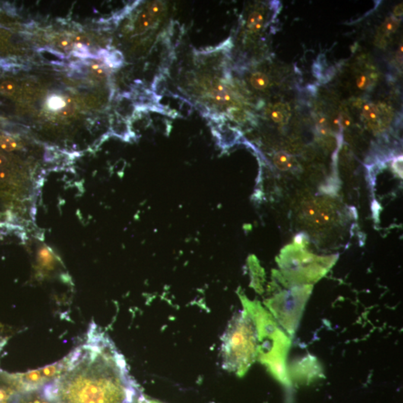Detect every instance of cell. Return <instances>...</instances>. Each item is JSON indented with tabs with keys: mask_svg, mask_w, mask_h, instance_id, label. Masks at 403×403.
Masks as SVG:
<instances>
[{
	"mask_svg": "<svg viewBox=\"0 0 403 403\" xmlns=\"http://www.w3.org/2000/svg\"><path fill=\"white\" fill-rule=\"evenodd\" d=\"M90 340L70 356L67 373L44 386L43 397L55 403H139L123 356L103 334Z\"/></svg>",
	"mask_w": 403,
	"mask_h": 403,
	"instance_id": "cell-1",
	"label": "cell"
},
{
	"mask_svg": "<svg viewBox=\"0 0 403 403\" xmlns=\"http://www.w3.org/2000/svg\"><path fill=\"white\" fill-rule=\"evenodd\" d=\"M258 350L256 323L245 308L243 312L232 318L222 337L223 367L242 376L255 362Z\"/></svg>",
	"mask_w": 403,
	"mask_h": 403,
	"instance_id": "cell-2",
	"label": "cell"
},
{
	"mask_svg": "<svg viewBox=\"0 0 403 403\" xmlns=\"http://www.w3.org/2000/svg\"><path fill=\"white\" fill-rule=\"evenodd\" d=\"M362 118L373 131L381 132L385 130L391 121L388 109L382 105L366 103L362 109Z\"/></svg>",
	"mask_w": 403,
	"mask_h": 403,
	"instance_id": "cell-3",
	"label": "cell"
},
{
	"mask_svg": "<svg viewBox=\"0 0 403 403\" xmlns=\"http://www.w3.org/2000/svg\"><path fill=\"white\" fill-rule=\"evenodd\" d=\"M305 217L312 223L326 224L332 219V208L320 202H311L305 205Z\"/></svg>",
	"mask_w": 403,
	"mask_h": 403,
	"instance_id": "cell-4",
	"label": "cell"
},
{
	"mask_svg": "<svg viewBox=\"0 0 403 403\" xmlns=\"http://www.w3.org/2000/svg\"><path fill=\"white\" fill-rule=\"evenodd\" d=\"M214 135L217 137L219 145L221 148H230L239 143L242 134L239 130L229 126H220L214 130Z\"/></svg>",
	"mask_w": 403,
	"mask_h": 403,
	"instance_id": "cell-5",
	"label": "cell"
},
{
	"mask_svg": "<svg viewBox=\"0 0 403 403\" xmlns=\"http://www.w3.org/2000/svg\"><path fill=\"white\" fill-rule=\"evenodd\" d=\"M400 26V20L397 17L391 16L385 20L378 31L376 44L379 47H385L387 45V39L394 34Z\"/></svg>",
	"mask_w": 403,
	"mask_h": 403,
	"instance_id": "cell-6",
	"label": "cell"
},
{
	"mask_svg": "<svg viewBox=\"0 0 403 403\" xmlns=\"http://www.w3.org/2000/svg\"><path fill=\"white\" fill-rule=\"evenodd\" d=\"M275 166L282 171H293L298 170L299 164L296 158L285 152H278L274 157Z\"/></svg>",
	"mask_w": 403,
	"mask_h": 403,
	"instance_id": "cell-7",
	"label": "cell"
},
{
	"mask_svg": "<svg viewBox=\"0 0 403 403\" xmlns=\"http://www.w3.org/2000/svg\"><path fill=\"white\" fill-rule=\"evenodd\" d=\"M269 115L273 121L277 123L286 124L290 118V110L287 105L278 103L271 108Z\"/></svg>",
	"mask_w": 403,
	"mask_h": 403,
	"instance_id": "cell-8",
	"label": "cell"
},
{
	"mask_svg": "<svg viewBox=\"0 0 403 403\" xmlns=\"http://www.w3.org/2000/svg\"><path fill=\"white\" fill-rule=\"evenodd\" d=\"M232 92L224 84H218L214 86L209 91L210 97L218 103H226L232 100Z\"/></svg>",
	"mask_w": 403,
	"mask_h": 403,
	"instance_id": "cell-9",
	"label": "cell"
},
{
	"mask_svg": "<svg viewBox=\"0 0 403 403\" xmlns=\"http://www.w3.org/2000/svg\"><path fill=\"white\" fill-rule=\"evenodd\" d=\"M246 26L248 29L252 32H258L261 30L264 26V14L259 10H255L252 11L248 17Z\"/></svg>",
	"mask_w": 403,
	"mask_h": 403,
	"instance_id": "cell-10",
	"label": "cell"
},
{
	"mask_svg": "<svg viewBox=\"0 0 403 403\" xmlns=\"http://www.w3.org/2000/svg\"><path fill=\"white\" fill-rule=\"evenodd\" d=\"M101 57L104 58L105 63L108 66L114 67V68L121 67L123 62V57H122V53L118 50L112 51V52L102 50Z\"/></svg>",
	"mask_w": 403,
	"mask_h": 403,
	"instance_id": "cell-11",
	"label": "cell"
},
{
	"mask_svg": "<svg viewBox=\"0 0 403 403\" xmlns=\"http://www.w3.org/2000/svg\"><path fill=\"white\" fill-rule=\"evenodd\" d=\"M39 52L45 60L52 64H60L63 62L64 58L62 53L49 47L41 48L39 49Z\"/></svg>",
	"mask_w": 403,
	"mask_h": 403,
	"instance_id": "cell-12",
	"label": "cell"
},
{
	"mask_svg": "<svg viewBox=\"0 0 403 403\" xmlns=\"http://www.w3.org/2000/svg\"><path fill=\"white\" fill-rule=\"evenodd\" d=\"M377 75L376 74L365 73L358 77L356 84L362 90H370L376 84Z\"/></svg>",
	"mask_w": 403,
	"mask_h": 403,
	"instance_id": "cell-13",
	"label": "cell"
},
{
	"mask_svg": "<svg viewBox=\"0 0 403 403\" xmlns=\"http://www.w3.org/2000/svg\"><path fill=\"white\" fill-rule=\"evenodd\" d=\"M154 17L150 14L148 10L143 11L138 16L137 20V27L139 32H145L151 27L155 20Z\"/></svg>",
	"mask_w": 403,
	"mask_h": 403,
	"instance_id": "cell-14",
	"label": "cell"
},
{
	"mask_svg": "<svg viewBox=\"0 0 403 403\" xmlns=\"http://www.w3.org/2000/svg\"><path fill=\"white\" fill-rule=\"evenodd\" d=\"M250 83L254 88L257 90H265L268 87L270 80L265 74L261 72H256L252 74L250 78Z\"/></svg>",
	"mask_w": 403,
	"mask_h": 403,
	"instance_id": "cell-15",
	"label": "cell"
},
{
	"mask_svg": "<svg viewBox=\"0 0 403 403\" xmlns=\"http://www.w3.org/2000/svg\"><path fill=\"white\" fill-rule=\"evenodd\" d=\"M39 263L40 267L46 271H52L55 265V260L47 249H42L39 255Z\"/></svg>",
	"mask_w": 403,
	"mask_h": 403,
	"instance_id": "cell-16",
	"label": "cell"
},
{
	"mask_svg": "<svg viewBox=\"0 0 403 403\" xmlns=\"http://www.w3.org/2000/svg\"><path fill=\"white\" fill-rule=\"evenodd\" d=\"M48 106L53 111L61 110L65 107V102L61 96L52 95L47 100Z\"/></svg>",
	"mask_w": 403,
	"mask_h": 403,
	"instance_id": "cell-17",
	"label": "cell"
},
{
	"mask_svg": "<svg viewBox=\"0 0 403 403\" xmlns=\"http://www.w3.org/2000/svg\"><path fill=\"white\" fill-rule=\"evenodd\" d=\"M0 146L6 151H13L17 147V143L11 137L2 136L0 138Z\"/></svg>",
	"mask_w": 403,
	"mask_h": 403,
	"instance_id": "cell-18",
	"label": "cell"
},
{
	"mask_svg": "<svg viewBox=\"0 0 403 403\" xmlns=\"http://www.w3.org/2000/svg\"><path fill=\"white\" fill-rule=\"evenodd\" d=\"M148 11L154 18L159 17L163 11V4L160 2H153L149 4Z\"/></svg>",
	"mask_w": 403,
	"mask_h": 403,
	"instance_id": "cell-19",
	"label": "cell"
},
{
	"mask_svg": "<svg viewBox=\"0 0 403 403\" xmlns=\"http://www.w3.org/2000/svg\"><path fill=\"white\" fill-rule=\"evenodd\" d=\"M17 403H55L53 402L46 400L44 397H37V396H29L25 397L22 400H18Z\"/></svg>",
	"mask_w": 403,
	"mask_h": 403,
	"instance_id": "cell-20",
	"label": "cell"
},
{
	"mask_svg": "<svg viewBox=\"0 0 403 403\" xmlns=\"http://www.w3.org/2000/svg\"><path fill=\"white\" fill-rule=\"evenodd\" d=\"M0 90L7 95H11L15 92L16 85L14 82L10 81H5L0 85Z\"/></svg>",
	"mask_w": 403,
	"mask_h": 403,
	"instance_id": "cell-21",
	"label": "cell"
},
{
	"mask_svg": "<svg viewBox=\"0 0 403 403\" xmlns=\"http://www.w3.org/2000/svg\"><path fill=\"white\" fill-rule=\"evenodd\" d=\"M393 168H394V171L398 173L399 176L401 177L403 176V158L402 156L394 159Z\"/></svg>",
	"mask_w": 403,
	"mask_h": 403,
	"instance_id": "cell-22",
	"label": "cell"
},
{
	"mask_svg": "<svg viewBox=\"0 0 403 403\" xmlns=\"http://www.w3.org/2000/svg\"><path fill=\"white\" fill-rule=\"evenodd\" d=\"M58 46H59L60 47L63 48V49H67L68 48H71V41H70V40H68V39H62L60 40L59 43H58Z\"/></svg>",
	"mask_w": 403,
	"mask_h": 403,
	"instance_id": "cell-23",
	"label": "cell"
},
{
	"mask_svg": "<svg viewBox=\"0 0 403 403\" xmlns=\"http://www.w3.org/2000/svg\"><path fill=\"white\" fill-rule=\"evenodd\" d=\"M403 4H399L394 9V17H400L403 15Z\"/></svg>",
	"mask_w": 403,
	"mask_h": 403,
	"instance_id": "cell-24",
	"label": "cell"
},
{
	"mask_svg": "<svg viewBox=\"0 0 403 403\" xmlns=\"http://www.w3.org/2000/svg\"><path fill=\"white\" fill-rule=\"evenodd\" d=\"M397 62H398L399 64H403V46H400V49H399L398 52L397 53Z\"/></svg>",
	"mask_w": 403,
	"mask_h": 403,
	"instance_id": "cell-25",
	"label": "cell"
},
{
	"mask_svg": "<svg viewBox=\"0 0 403 403\" xmlns=\"http://www.w3.org/2000/svg\"><path fill=\"white\" fill-rule=\"evenodd\" d=\"M8 175H9V173H8V170L6 169H0V179H5L8 177Z\"/></svg>",
	"mask_w": 403,
	"mask_h": 403,
	"instance_id": "cell-26",
	"label": "cell"
},
{
	"mask_svg": "<svg viewBox=\"0 0 403 403\" xmlns=\"http://www.w3.org/2000/svg\"><path fill=\"white\" fill-rule=\"evenodd\" d=\"M139 403H161L159 402L155 401V400H147L144 396L141 395L139 399Z\"/></svg>",
	"mask_w": 403,
	"mask_h": 403,
	"instance_id": "cell-27",
	"label": "cell"
},
{
	"mask_svg": "<svg viewBox=\"0 0 403 403\" xmlns=\"http://www.w3.org/2000/svg\"><path fill=\"white\" fill-rule=\"evenodd\" d=\"M7 163V159L5 156L0 155V168L3 167Z\"/></svg>",
	"mask_w": 403,
	"mask_h": 403,
	"instance_id": "cell-28",
	"label": "cell"
}]
</instances>
